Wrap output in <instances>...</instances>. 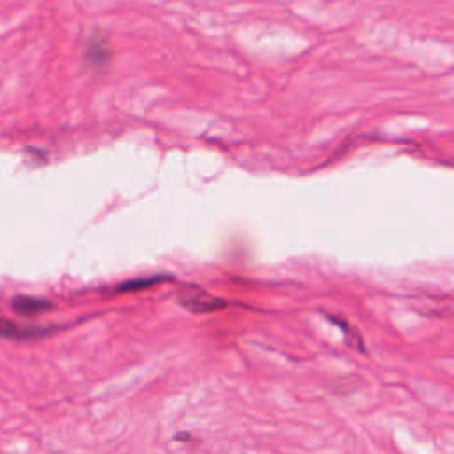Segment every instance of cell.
Instances as JSON below:
<instances>
[{
	"instance_id": "1",
	"label": "cell",
	"mask_w": 454,
	"mask_h": 454,
	"mask_svg": "<svg viewBox=\"0 0 454 454\" xmlns=\"http://www.w3.org/2000/svg\"><path fill=\"white\" fill-rule=\"evenodd\" d=\"M177 301L192 312H213V310L223 309L227 305L222 298L213 296L206 289L193 286V284H188L179 289Z\"/></svg>"
},
{
	"instance_id": "2",
	"label": "cell",
	"mask_w": 454,
	"mask_h": 454,
	"mask_svg": "<svg viewBox=\"0 0 454 454\" xmlns=\"http://www.w3.org/2000/svg\"><path fill=\"white\" fill-rule=\"evenodd\" d=\"M51 307V301L35 296H16L12 301V309L21 316H37L50 310Z\"/></svg>"
},
{
	"instance_id": "3",
	"label": "cell",
	"mask_w": 454,
	"mask_h": 454,
	"mask_svg": "<svg viewBox=\"0 0 454 454\" xmlns=\"http://www.w3.org/2000/svg\"><path fill=\"white\" fill-rule=\"evenodd\" d=\"M46 332L41 328L34 326H23L16 321L0 317V337H9V339H28V337H37L44 335Z\"/></svg>"
},
{
	"instance_id": "4",
	"label": "cell",
	"mask_w": 454,
	"mask_h": 454,
	"mask_svg": "<svg viewBox=\"0 0 454 454\" xmlns=\"http://www.w3.org/2000/svg\"><path fill=\"white\" fill-rule=\"evenodd\" d=\"M85 57L94 66H103L110 59V46L105 37L92 35L85 46Z\"/></svg>"
},
{
	"instance_id": "5",
	"label": "cell",
	"mask_w": 454,
	"mask_h": 454,
	"mask_svg": "<svg viewBox=\"0 0 454 454\" xmlns=\"http://www.w3.org/2000/svg\"><path fill=\"white\" fill-rule=\"evenodd\" d=\"M160 280H165V277H147V278H137V280H129L119 286V291H138V289H145L151 287L154 284H158Z\"/></svg>"
}]
</instances>
